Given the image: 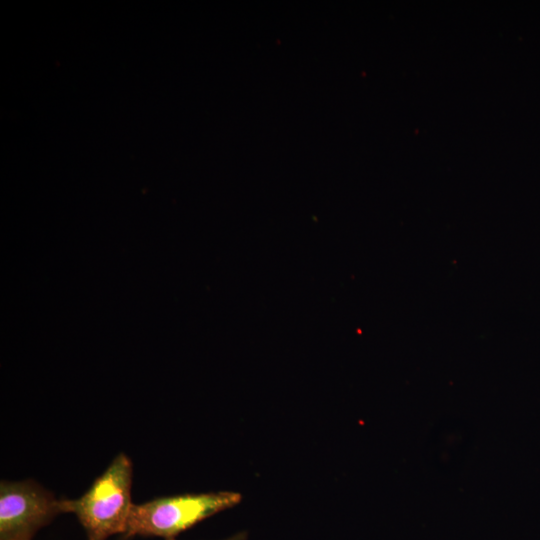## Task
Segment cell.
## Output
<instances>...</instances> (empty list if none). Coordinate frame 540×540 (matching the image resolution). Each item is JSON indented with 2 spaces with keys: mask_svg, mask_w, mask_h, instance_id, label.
<instances>
[{
  "mask_svg": "<svg viewBox=\"0 0 540 540\" xmlns=\"http://www.w3.org/2000/svg\"><path fill=\"white\" fill-rule=\"evenodd\" d=\"M241 500L238 492L219 491L160 497L133 504L123 536L174 539L199 522L238 505Z\"/></svg>",
  "mask_w": 540,
  "mask_h": 540,
  "instance_id": "cell-2",
  "label": "cell"
},
{
  "mask_svg": "<svg viewBox=\"0 0 540 540\" xmlns=\"http://www.w3.org/2000/svg\"><path fill=\"white\" fill-rule=\"evenodd\" d=\"M60 513V499L35 481H1L0 540H31Z\"/></svg>",
  "mask_w": 540,
  "mask_h": 540,
  "instance_id": "cell-3",
  "label": "cell"
},
{
  "mask_svg": "<svg viewBox=\"0 0 540 540\" xmlns=\"http://www.w3.org/2000/svg\"><path fill=\"white\" fill-rule=\"evenodd\" d=\"M247 539V533L242 531L237 534L232 535L231 537L225 538L223 540H246ZM175 540V539H170Z\"/></svg>",
  "mask_w": 540,
  "mask_h": 540,
  "instance_id": "cell-4",
  "label": "cell"
},
{
  "mask_svg": "<svg viewBox=\"0 0 540 540\" xmlns=\"http://www.w3.org/2000/svg\"><path fill=\"white\" fill-rule=\"evenodd\" d=\"M133 469L124 453L79 498L60 500L62 513H73L85 529L88 540H107L124 534L131 508Z\"/></svg>",
  "mask_w": 540,
  "mask_h": 540,
  "instance_id": "cell-1",
  "label": "cell"
}]
</instances>
